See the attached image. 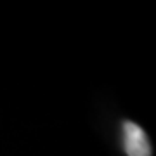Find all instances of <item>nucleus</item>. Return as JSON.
<instances>
[{
  "instance_id": "nucleus-1",
  "label": "nucleus",
  "mask_w": 156,
  "mask_h": 156,
  "mask_svg": "<svg viewBox=\"0 0 156 156\" xmlns=\"http://www.w3.org/2000/svg\"><path fill=\"white\" fill-rule=\"evenodd\" d=\"M123 149L127 156H151V142L135 122H123Z\"/></svg>"
}]
</instances>
